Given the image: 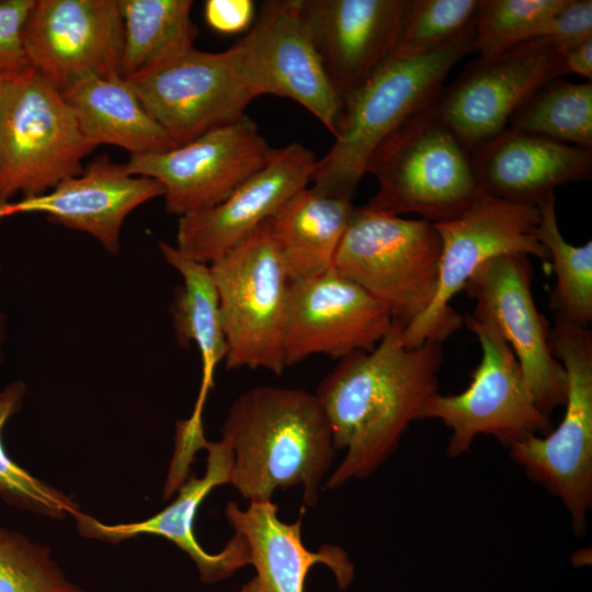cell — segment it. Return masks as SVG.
<instances>
[{
  "mask_svg": "<svg viewBox=\"0 0 592 592\" xmlns=\"http://www.w3.org/2000/svg\"><path fill=\"white\" fill-rule=\"evenodd\" d=\"M354 208L351 200L305 186L266 221L288 283L307 281L334 267Z\"/></svg>",
  "mask_w": 592,
  "mask_h": 592,
  "instance_id": "24",
  "label": "cell"
},
{
  "mask_svg": "<svg viewBox=\"0 0 592 592\" xmlns=\"http://www.w3.org/2000/svg\"><path fill=\"white\" fill-rule=\"evenodd\" d=\"M411 0H301V18L343 100L390 58Z\"/></svg>",
  "mask_w": 592,
  "mask_h": 592,
  "instance_id": "19",
  "label": "cell"
},
{
  "mask_svg": "<svg viewBox=\"0 0 592 592\" xmlns=\"http://www.w3.org/2000/svg\"><path fill=\"white\" fill-rule=\"evenodd\" d=\"M204 449L207 451L204 475L189 476L178 489L177 498L157 514L139 522L107 525L79 510L72 515L78 531L82 536L107 543L145 534L164 537L193 560L205 583L227 579L250 565V549L241 534L235 532L217 554L203 549L194 536L193 524L201 503L214 488L229 483L232 467L231 451L224 440L207 441Z\"/></svg>",
  "mask_w": 592,
  "mask_h": 592,
  "instance_id": "21",
  "label": "cell"
},
{
  "mask_svg": "<svg viewBox=\"0 0 592 592\" xmlns=\"http://www.w3.org/2000/svg\"><path fill=\"white\" fill-rule=\"evenodd\" d=\"M162 185L150 178L130 175L124 164L100 156L44 194L0 203V219L43 213L54 224L95 237L110 253L119 251L125 218L139 205L163 196Z\"/></svg>",
  "mask_w": 592,
  "mask_h": 592,
  "instance_id": "20",
  "label": "cell"
},
{
  "mask_svg": "<svg viewBox=\"0 0 592 592\" xmlns=\"http://www.w3.org/2000/svg\"><path fill=\"white\" fill-rule=\"evenodd\" d=\"M568 0H479L474 25V50L480 58L505 53L544 37Z\"/></svg>",
  "mask_w": 592,
  "mask_h": 592,
  "instance_id": "30",
  "label": "cell"
},
{
  "mask_svg": "<svg viewBox=\"0 0 592 592\" xmlns=\"http://www.w3.org/2000/svg\"><path fill=\"white\" fill-rule=\"evenodd\" d=\"M278 505L272 501L250 502L242 510L237 502L226 505L229 525L243 536L250 549V565L255 576L240 592H306V579L317 563L326 565L340 589H346L355 576L348 553L337 545L325 544L308 549L301 540V519L286 523L277 516Z\"/></svg>",
  "mask_w": 592,
  "mask_h": 592,
  "instance_id": "23",
  "label": "cell"
},
{
  "mask_svg": "<svg viewBox=\"0 0 592 592\" xmlns=\"http://www.w3.org/2000/svg\"><path fill=\"white\" fill-rule=\"evenodd\" d=\"M565 75L563 55L551 41L534 38L470 64L439 94L433 110L470 148L505 129L530 95Z\"/></svg>",
  "mask_w": 592,
  "mask_h": 592,
  "instance_id": "14",
  "label": "cell"
},
{
  "mask_svg": "<svg viewBox=\"0 0 592 592\" xmlns=\"http://www.w3.org/2000/svg\"><path fill=\"white\" fill-rule=\"evenodd\" d=\"M392 323L385 305L335 267L288 283L283 326L285 367L316 354L343 358L356 351H373Z\"/></svg>",
  "mask_w": 592,
  "mask_h": 592,
  "instance_id": "16",
  "label": "cell"
},
{
  "mask_svg": "<svg viewBox=\"0 0 592 592\" xmlns=\"http://www.w3.org/2000/svg\"><path fill=\"white\" fill-rule=\"evenodd\" d=\"M544 37L562 55L592 38V1L568 0L551 19Z\"/></svg>",
  "mask_w": 592,
  "mask_h": 592,
  "instance_id": "35",
  "label": "cell"
},
{
  "mask_svg": "<svg viewBox=\"0 0 592 592\" xmlns=\"http://www.w3.org/2000/svg\"><path fill=\"white\" fill-rule=\"evenodd\" d=\"M549 346L567 374L563 418L547 435L508 448L533 481L563 502L582 536L592 506V332L555 315Z\"/></svg>",
  "mask_w": 592,
  "mask_h": 592,
  "instance_id": "7",
  "label": "cell"
},
{
  "mask_svg": "<svg viewBox=\"0 0 592 592\" xmlns=\"http://www.w3.org/2000/svg\"><path fill=\"white\" fill-rule=\"evenodd\" d=\"M479 0H411L392 56L411 58L431 54L475 25Z\"/></svg>",
  "mask_w": 592,
  "mask_h": 592,
  "instance_id": "32",
  "label": "cell"
},
{
  "mask_svg": "<svg viewBox=\"0 0 592 592\" xmlns=\"http://www.w3.org/2000/svg\"><path fill=\"white\" fill-rule=\"evenodd\" d=\"M508 127L557 141L592 147V83L554 79L530 95Z\"/></svg>",
  "mask_w": 592,
  "mask_h": 592,
  "instance_id": "28",
  "label": "cell"
},
{
  "mask_svg": "<svg viewBox=\"0 0 592 592\" xmlns=\"http://www.w3.org/2000/svg\"><path fill=\"white\" fill-rule=\"evenodd\" d=\"M272 150L244 114L170 150L130 155L124 168L158 181L167 212L181 217L221 203L265 164Z\"/></svg>",
  "mask_w": 592,
  "mask_h": 592,
  "instance_id": "12",
  "label": "cell"
},
{
  "mask_svg": "<svg viewBox=\"0 0 592 592\" xmlns=\"http://www.w3.org/2000/svg\"><path fill=\"white\" fill-rule=\"evenodd\" d=\"M532 264L524 253L494 257L465 285L471 316L491 323L512 349L537 408L549 417L565 406L568 379L549 346V326L533 299Z\"/></svg>",
  "mask_w": 592,
  "mask_h": 592,
  "instance_id": "13",
  "label": "cell"
},
{
  "mask_svg": "<svg viewBox=\"0 0 592 592\" xmlns=\"http://www.w3.org/2000/svg\"><path fill=\"white\" fill-rule=\"evenodd\" d=\"M22 37L30 67L60 92L84 77H122L118 0H34Z\"/></svg>",
  "mask_w": 592,
  "mask_h": 592,
  "instance_id": "15",
  "label": "cell"
},
{
  "mask_svg": "<svg viewBox=\"0 0 592 592\" xmlns=\"http://www.w3.org/2000/svg\"><path fill=\"white\" fill-rule=\"evenodd\" d=\"M464 323L481 348L471 382L463 392L430 396L418 420H440L451 429L449 457L468 453L479 434L492 435L505 447L547 435L553 430L549 417L537 408L510 345L489 322L467 315Z\"/></svg>",
  "mask_w": 592,
  "mask_h": 592,
  "instance_id": "9",
  "label": "cell"
},
{
  "mask_svg": "<svg viewBox=\"0 0 592 592\" xmlns=\"http://www.w3.org/2000/svg\"><path fill=\"white\" fill-rule=\"evenodd\" d=\"M300 7L301 0L263 1L239 43L260 95L299 103L334 135L343 103L306 31Z\"/></svg>",
  "mask_w": 592,
  "mask_h": 592,
  "instance_id": "17",
  "label": "cell"
},
{
  "mask_svg": "<svg viewBox=\"0 0 592 592\" xmlns=\"http://www.w3.org/2000/svg\"><path fill=\"white\" fill-rule=\"evenodd\" d=\"M537 207L536 236L553 260L557 280L551 308L569 322L587 327L592 320V241L582 246L566 241L558 226L554 194Z\"/></svg>",
  "mask_w": 592,
  "mask_h": 592,
  "instance_id": "29",
  "label": "cell"
},
{
  "mask_svg": "<svg viewBox=\"0 0 592 592\" xmlns=\"http://www.w3.org/2000/svg\"><path fill=\"white\" fill-rule=\"evenodd\" d=\"M95 147L61 92L32 67L8 80L0 107V203L41 195L78 175Z\"/></svg>",
  "mask_w": 592,
  "mask_h": 592,
  "instance_id": "6",
  "label": "cell"
},
{
  "mask_svg": "<svg viewBox=\"0 0 592 592\" xmlns=\"http://www.w3.org/2000/svg\"><path fill=\"white\" fill-rule=\"evenodd\" d=\"M34 0L0 1V76H19L30 64L23 45V27Z\"/></svg>",
  "mask_w": 592,
  "mask_h": 592,
  "instance_id": "34",
  "label": "cell"
},
{
  "mask_svg": "<svg viewBox=\"0 0 592 592\" xmlns=\"http://www.w3.org/2000/svg\"><path fill=\"white\" fill-rule=\"evenodd\" d=\"M0 592H87L70 581L48 547L0 524Z\"/></svg>",
  "mask_w": 592,
  "mask_h": 592,
  "instance_id": "33",
  "label": "cell"
},
{
  "mask_svg": "<svg viewBox=\"0 0 592 592\" xmlns=\"http://www.w3.org/2000/svg\"><path fill=\"white\" fill-rule=\"evenodd\" d=\"M61 94L82 135L94 147L113 145L130 155L163 152L177 147L123 77H84Z\"/></svg>",
  "mask_w": 592,
  "mask_h": 592,
  "instance_id": "25",
  "label": "cell"
},
{
  "mask_svg": "<svg viewBox=\"0 0 592 592\" xmlns=\"http://www.w3.org/2000/svg\"><path fill=\"white\" fill-rule=\"evenodd\" d=\"M124 47L121 76L129 78L194 47L191 0H118Z\"/></svg>",
  "mask_w": 592,
  "mask_h": 592,
  "instance_id": "27",
  "label": "cell"
},
{
  "mask_svg": "<svg viewBox=\"0 0 592 592\" xmlns=\"http://www.w3.org/2000/svg\"><path fill=\"white\" fill-rule=\"evenodd\" d=\"M474 50V27L444 47L419 57L391 56L343 100L334 143L317 159L314 189L352 200L368 162L394 132L432 106L448 72Z\"/></svg>",
  "mask_w": 592,
  "mask_h": 592,
  "instance_id": "3",
  "label": "cell"
},
{
  "mask_svg": "<svg viewBox=\"0 0 592 592\" xmlns=\"http://www.w3.org/2000/svg\"><path fill=\"white\" fill-rule=\"evenodd\" d=\"M441 250L433 223L401 218L366 204L354 208L334 267L406 327L435 297Z\"/></svg>",
  "mask_w": 592,
  "mask_h": 592,
  "instance_id": "5",
  "label": "cell"
},
{
  "mask_svg": "<svg viewBox=\"0 0 592 592\" xmlns=\"http://www.w3.org/2000/svg\"><path fill=\"white\" fill-rule=\"evenodd\" d=\"M8 80L9 79L0 76V107L4 98Z\"/></svg>",
  "mask_w": 592,
  "mask_h": 592,
  "instance_id": "39",
  "label": "cell"
},
{
  "mask_svg": "<svg viewBox=\"0 0 592 592\" xmlns=\"http://www.w3.org/2000/svg\"><path fill=\"white\" fill-rule=\"evenodd\" d=\"M469 150L480 190L513 203L537 206L557 186L592 174V147L510 127Z\"/></svg>",
  "mask_w": 592,
  "mask_h": 592,
  "instance_id": "22",
  "label": "cell"
},
{
  "mask_svg": "<svg viewBox=\"0 0 592 592\" xmlns=\"http://www.w3.org/2000/svg\"><path fill=\"white\" fill-rule=\"evenodd\" d=\"M124 79L177 146L240 118L260 96L239 41L218 53L191 47Z\"/></svg>",
  "mask_w": 592,
  "mask_h": 592,
  "instance_id": "10",
  "label": "cell"
},
{
  "mask_svg": "<svg viewBox=\"0 0 592 592\" xmlns=\"http://www.w3.org/2000/svg\"><path fill=\"white\" fill-rule=\"evenodd\" d=\"M7 340V319L3 312L0 311V362L3 358V346Z\"/></svg>",
  "mask_w": 592,
  "mask_h": 592,
  "instance_id": "38",
  "label": "cell"
},
{
  "mask_svg": "<svg viewBox=\"0 0 592 592\" xmlns=\"http://www.w3.org/2000/svg\"><path fill=\"white\" fill-rule=\"evenodd\" d=\"M366 173L379 184L368 206L396 216L418 214L431 223L458 215L480 191L469 148L433 105L382 143Z\"/></svg>",
  "mask_w": 592,
  "mask_h": 592,
  "instance_id": "4",
  "label": "cell"
},
{
  "mask_svg": "<svg viewBox=\"0 0 592 592\" xmlns=\"http://www.w3.org/2000/svg\"><path fill=\"white\" fill-rule=\"evenodd\" d=\"M538 221L536 205L509 202L480 190L462 213L433 223L442 247L439 286L428 309L402 328L405 345L443 343L463 326L464 317L449 303L490 259L524 253L548 260L549 254L536 236Z\"/></svg>",
  "mask_w": 592,
  "mask_h": 592,
  "instance_id": "8",
  "label": "cell"
},
{
  "mask_svg": "<svg viewBox=\"0 0 592 592\" xmlns=\"http://www.w3.org/2000/svg\"><path fill=\"white\" fill-rule=\"evenodd\" d=\"M316 161L299 143L273 149L265 164L221 203L179 218L177 250L205 264L223 257L307 186Z\"/></svg>",
  "mask_w": 592,
  "mask_h": 592,
  "instance_id": "18",
  "label": "cell"
},
{
  "mask_svg": "<svg viewBox=\"0 0 592 592\" xmlns=\"http://www.w3.org/2000/svg\"><path fill=\"white\" fill-rule=\"evenodd\" d=\"M563 61L567 73H576L591 81L592 38L568 49L563 54Z\"/></svg>",
  "mask_w": 592,
  "mask_h": 592,
  "instance_id": "37",
  "label": "cell"
},
{
  "mask_svg": "<svg viewBox=\"0 0 592 592\" xmlns=\"http://www.w3.org/2000/svg\"><path fill=\"white\" fill-rule=\"evenodd\" d=\"M158 246L164 260L183 278V285L177 289L171 307L175 337L184 348L191 342L195 343L201 354L198 397L191 417L181 421L186 432L200 435L204 433L202 413L213 387L214 372L227 353L219 296L208 264L183 255L164 241H159Z\"/></svg>",
  "mask_w": 592,
  "mask_h": 592,
  "instance_id": "26",
  "label": "cell"
},
{
  "mask_svg": "<svg viewBox=\"0 0 592 592\" xmlns=\"http://www.w3.org/2000/svg\"><path fill=\"white\" fill-rule=\"evenodd\" d=\"M25 385L14 382L0 390V496L19 509L62 519L73 515L79 506L68 496L34 477L7 454L1 432L8 420L20 410Z\"/></svg>",
  "mask_w": 592,
  "mask_h": 592,
  "instance_id": "31",
  "label": "cell"
},
{
  "mask_svg": "<svg viewBox=\"0 0 592 592\" xmlns=\"http://www.w3.org/2000/svg\"><path fill=\"white\" fill-rule=\"evenodd\" d=\"M204 14L213 30L225 34L238 33L253 23L254 3L251 0H207Z\"/></svg>",
  "mask_w": 592,
  "mask_h": 592,
  "instance_id": "36",
  "label": "cell"
},
{
  "mask_svg": "<svg viewBox=\"0 0 592 592\" xmlns=\"http://www.w3.org/2000/svg\"><path fill=\"white\" fill-rule=\"evenodd\" d=\"M220 434L232 455L229 485L241 497L272 501L277 488L299 486L304 504L317 503L337 451L315 394L300 388H252L232 402Z\"/></svg>",
  "mask_w": 592,
  "mask_h": 592,
  "instance_id": "2",
  "label": "cell"
},
{
  "mask_svg": "<svg viewBox=\"0 0 592 592\" xmlns=\"http://www.w3.org/2000/svg\"><path fill=\"white\" fill-rule=\"evenodd\" d=\"M226 338V366L281 375L288 281L264 223L209 264Z\"/></svg>",
  "mask_w": 592,
  "mask_h": 592,
  "instance_id": "11",
  "label": "cell"
},
{
  "mask_svg": "<svg viewBox=\"0 0 592 592\" xmlns=\"http://www.w3.org/2000/svg\"><path fill=\"white\" fill-rule=\"evenodd\" d=\"M396 320L369 352L356 351L319 383L316 396L335 451L344 457L327 481L335 489L372 475L397 448L425 400L437 392L442 343L408 348Z\"/></svg>",
  "mask_w": 592,
  "mask_h": 592,
  "instance_id": "1",
  "label": "cell"
}]
</instances>
